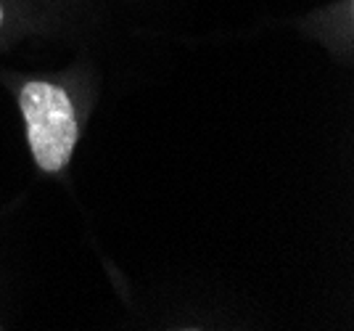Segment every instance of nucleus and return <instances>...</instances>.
<instances>
[{"mask_svg": "<svg viewBox=\"0 0 354 331\" xmlns=\"http://www.w3.org/2000/svg\"><path fill=\"white\" fill-rule=\"evenodd\" d=\"M19 109L24 114L35 165L48 175L61 172L69 165L80 138L77 111L69 93L53 82L32 80L19 93Z\"/></svg>", "mask_w": 354, "mask_h": 331, "instance_id": "obj_1", "label": "nucleus"}, {"mask_svg": "<svg viewBox=\"0 0 354 331\" xmlns=\"http://www.w3.org/2000/svg\"><path fill=\"white\" fill-rule=\"evenodd\" d=\"M0 24H3V6H0Z\"/></svg>", "mask_w": 354, "mask_h": 331, "instance_id": "obj_2", "label": "nucleus"}]
</instances>
